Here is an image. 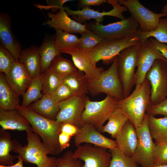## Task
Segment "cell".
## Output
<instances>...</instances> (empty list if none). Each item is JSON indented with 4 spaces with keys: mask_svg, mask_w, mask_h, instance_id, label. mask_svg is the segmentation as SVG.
I'll use <instances>...</instances> for the list:
<instances>
[{
    "mask_svg": "<svg viewBox=\"0 0 167 167\" xmlns=\"http://www.w3.org/2000/svg\"><path fill=\"white\" fill-rule=\"evenodd\" d=\"M11 53L0 45V71L4 74L7 73L13 63L16 61Z\"/></svg>",
    "mask_w": 167,
    "mask_h": 167,
    "instance_id": "ab89813d",
    "label": "cell"
},
{
    "mask_svg": "<svg viewBox=\"0 0 167 167\" xmlns=\"http://www.w3.org/2000/svg\"><path fill=\"white\" fill-rule=\"evenodd\" d=\"M146 79L151 85V105H156L167 96V62L157 59L147 72Z\"/></svg>",
    "mask_w": 167,
    "mask_h": 167,
    "instance_id": "8fae6325",
    "label": "cell"
},
{
    "mask_svg": "<svg viewBox=\"0 0 167 167\" xmlns=\"http://www.w3.org/2000/svg\"><path fill=\"white\" fill-rule=\"evenodd\" d=\"M117 56L108 69L104 70L95 79L88 81V88L91 96H96L103 93L118 100L124 98L123 86L118 69Z\"/></svg>",
    "mask_w": 167,
    "mask_h": 167,
    "instance_id": "277c9868",
    "label": "cell"
},
{
    "mask_svg": "<svg viewBox=\"0 0 167 167\" xmlns=\"http://www.w3.org/2000/svg\"><path fill=\"white\" fill-rule=\"evenodd\" d=\"M155 47L159 51L163 56L167 60V45L159 42L155 39L149 38Z\"/></svg>",
    "mask_w": 167,
    "mask_h": 167,
    "instance_id": "bcb514c9",
    "label": "cell"
},
{
    "mask_svg": "<svg viewBox=\"0 0 167 167\" xmlns=\"http://www.w3.org/2000/svg\"><path fill=\"white\" fill-rule=\"evenodd\" d=\"M107 2L113 7L111 10L107 12H99L89 7L75 11L71 9L68 6L64 7V9L68 15H71L75 21L82 24L92 19H94L96 22L101 23L105 16L115 17L121 20L125 18L123 13L128 10L126 7L119 4L118 0H107Z\"/></svg>",
    "mask_w": 167,
    "mask_h": 167,
    "instance_id": "9a60e30c",
    "label": "cell"
},
{
    "mask_svg": "<svg viewBox=\"0 0 167 167\" xmlns=\"http://www.w3.org/2000/svg\"><path fill=\"white\" fill-rule=\"evenodd\" d=\"M63 53L71 56L74 65L78 70L84 73L88 81L96 78L104 71L102 67H98L92 64L85 50L77 48Z\"/></svg>",
    "mask_w": 167,
    "mask_h": 167,
    "instance_id": "44dd1931",
    "label": "cell"
},
{
    "mask_svg": "<svg viewBox=\"0 0 167 167\" xmlns=\"http://www.w3.org/2000/svg\"><path fill=\"white\" fill-rule=\"evenodd\" d=\"M140 45V42L127 47L117 56L118 69L123 86L124 98L130 94L135 85V69Z\"/></svg>",
    "mask_w": 167,
    "mask_h": 167,
    "instance_id": "ba28073f",
    "label": "cell"
},
{
    "mask_svg": "<svg viewBox=\"0 0 167 167\" xmlns=\"http://www.w3.org/2000/svg\"><path fill=\"white\" fill-rule=\"evenodd\" d=\"M39 49L41 73L48 69L54 58L61 53L56 46L54 38L48 36L45 37Z\"/></svg>",
    "mask_w": 167,
    "mask_h": 167,
    "instance_id": "4316f807",
    "label": "cell"
},
{
    "mask_svg": "<svg viewBox=\"0 0 167 167\" xmlns=\"http://www.w3.org/2000/svg\"><path fill=\"white\" fill-rule=\"evenodd\" d=\"M5 75L9 84L19 96H23L32 79L25 67L19 61L13 63Z\"/></svg>",
    "mask_w": 167,
    "mask_h": 167,
    "instance_id": "d6986e66",
    "label": "cell"
},
{
    "mask_svg": "<svg viewBox=\"0 0 167 167\" xmlns=\"http://www.w3.org/2000/svg\"><path fill=\"white\" fill-rule=\"evenodd\" d=\"M0 125L4 130H16L33 132V128L27 119L16 109H0Z\"/></svg>",
    "mask_w": 167,
    "mask_h": 167,
    "instance_id": "7402d4cb",
    "label": "cell"
},
{
    "mask_svg": "<svg viewBox=\"0 0 167 167\" xmlns=\"http://www.w3.org/2000/svg\"><path fill=\"white\" fill-rule=\"evenodd\" d=\"M105 0H80L78 6L82 8L90 6H98L107 2Z\"/></svg>",
    "mask_w": 167,
    "mask_h": 167,
    "instance_id": "f6af8a7d",
    "label": "cell"
},
{
    "mask_svg": "<svg viewBox=\"0 0 167 167\" xmlns=\"http://www.w3.org/2000/svg\"><path fill=\"white\" fill-rule=\"evenodd\" d=\"M140 44L135 78V87L139 85L146 79L147 72L156 59H161L167 62V60L155 47L149 38Z\"/></svg>",
    "mask_w": 167,
    "mask_h": 167,
    "instance_id": "5bb4252c",
    "label": "cell"
},
{
    "mask_svg": "<svg viewBox=\"0 0 167 167\" xmlns=\"http://www.w3.org/2000/svg\"><path fill=\"white\" fill-rule=\"evenodd\" d=\"M136 35L140 43L152 37L159 42L167 45V18H161L157 28L154 30L147 32L139 30Z\"/></svg>",
    "mask_w": 167,
    "mask_h": 167,
    "instance_id": "1f68e13d",
    "label": "cell"
},
{
    "mask_svg": "<svg viewBox=\"0 0 167 167\" xmlns=\"http://www.w3.org/2000/svg\"><path fill=\"white\" fill-rule=\"evenodd\" d=\"M136 129L137 144L132 157L142 167H150L154 164L156 146L149 132L148 115L146 113L141 125Z\"/></svg>",
    "mask_w": 167,
    "mask_h": 167,
    "instance_id": "9c48e42d",
    "label": "cell"
},
{
    "mask_svg": "<svg viewBox=\"0 0 167 167\" xmlns=\"http://www.w3.org/2000/svg\"><path fill=\"white\" fill-rule=\"evenodd\" d=\"M118 100L107 95L99 101H92L88 97L81 120L83 124H90L102 132L105 122L118 108Z\"/></svg>",
    "mask_w": 167,
    "mask_h": 167,
    "instance_id": "8992f818",
    "label": "cell"
},
{
    "mask_svg": "<svg viewBox=\"0 0 167 167\" xmlns=\"http://www.w3.org/2000/svg\"><path fill=\"white\" fill-rule=\"evenodd\" d=\"M71 150L66 152L61 157L57 158V167H84L81 160L73 156Z\"/></svg>",
    "mask_w": 167,
    "mask_h": 167,
    "instance_id": "f35d334b",
    "label": "cell"
},
{
    "mask_svg": "<svg viewBox=\"0 0 167 167\" xmlns=\"http://www.w3.org/2000/svg\"><path fill=\"white\" fill-rule=\"evenodd\" d=\"M74 142L76 147L82 143H89L109 149L117 147L115 140L105 136L90 124H83L79 128L77 133L74 136Z\"/></svg>",
    "mask_w": 167,
    "mask_h": 167,
    "instance_id": "2e32d148",
    "label": "cell"
},
{
    "mask_svg": "<svg viewBox=\"0 0 167 167\" xmlns=\"http://www.w3.org/2000/svg\"><path fill=\"white\" fill-rule=\"evenodd\" d=\"M19 96L7 81L5 74L0 73V109H16L19 105Z\"/></svg>",
    "mask_w": 167,
    "mask_h": 167,
    "instance_id": "cb8c5ba5",
    "label": "cell"
},
{
    "mask_svg": "<svg viewBox=\"0 0 167 167\" xmlns=\"http://www.w3.org/2000/svg\"><path fill=\"white\" fill-rule=\"evenodd\" d=\"M88 97L86 95H74L59 103V111L55 120L60 123H68L80 127L83 125L82 116Z\"/></svg>",
    "mask_w": 167,
    "mask_h": 167,
    "instance_id": "7c38bea8",
    "label": "cell"
},
{
    "mask_svg": "<svg viewBox=\"0 0 167 167\" xmlns=\"http://www.w3.org/2000/svg\"><path fill=\"white\" fill-rule=\"evenodd\" d=\"M108 151L112 156L109 167H139L132 157L125 155L118 147Z\"/></svg>",
    "mask_w": 167,
    "mask_h": 167,
    "instance_id": "d590c367",
    "label": "cell"
},
{
    "mask_svg": "<svg viewBox=\"0 0 167 167\" xmlns=\"http://www.w3.org/2000/svg\"><path fill=\"white\" fill-rule=\"evenodd\" d=\"M0 42L16 60L18 61L22 47L12 31L11 19L6 13H0Z\"/></svg>",
    "mask_w": 167,
    "mask_h": 167,
    "instance_id": "ac0fdd59",
    "label": "cell"
},
{
    "mask_svg": "<svg viewBox=\"0 0 167 167\" xmlns=\"http://www.w3.org/2000/svg\"><path fill=\"white\" fill-rule=\"evenodd\" d=\"M78 129L76 126L68 123H60V132L65 133L71 137L76 134Z\"/></svg>",
    "mask_w": 167,
    "mask_h": 167,
    "instance_id": "ee69618b",
    "label": "cell"
},
{
    "mask_svg": "<svg viewBox=\"0 0 167 167\" xmlns=\"http://www.w3.org/2000/svg\"><path fill=\"white\" fill-rule=\"evenodd\" d=\"M119 4L126 7L132 17L139 24V30L149 32L156 29L160 19L167 16V4L164 11L156 13L145 7L138 0H118Z\"/></svg>",
    "mask_w": 167,
    "mask_h": 167,
    "instance_id": "30bf717a",
    "label": "cell"
},
{
    "mask_svg": "<svg viewBox=\"0 0 167 167\" xmlns=\"http://www.w3.org/2000/svg\"><path fill=\"white\" fill-rule=\"evenodd\" d=\"M88 81L84 73L78 70L63 79V83L71 89L75 95L77 96L89 93Z\"/></svg>",
    "mask_w": 167,
    "mask_h": 167,
    "instance_id": "83f0119b",
    "label": "cell"
},
{
    "mask_svg": "<svg viewBox=\"0 0 167 167\" xmlns=\"http://www.w3.org/2000/svg\"><path fill=\"white\" fill-rule=\"evenodd\" d=\"M48 19L43 23L44 25H48L56 29H59L70 33H79L80 34L88 29L85 24H82L72 19L64 9L62 8L56 14L52 12L48 13Z\"/></svg>",
    "mask_w": 167,
    "mask_h": 167,
    "instance_id": "e0dca14e",
    "label": "cell"
},
{
    "mask_svg": "<svg viewBox=\"0 0 167 167\" xmlns=\"http://www.w3.org/2000/svg\"><path fill=\"white\" fill-rule=\"evenodd\" d=\"M81 35L78 49L85 51L94 48L104 39L88 29Z\"/></svg>",
    "mask_w": 167,
    "mask_h": 167,
    "instance_id": "8d00e7d4",
    "label": "cell"
},
{
    "mask_svg": "<svg viewBox=\"0 0 167 167\" xmlns=\"http://www.w3.org/2000/svg\"><path fill=\"white\" fill-rule=\"evenodd\" d=\"M118 147L126 156L132 157L136 150L138 142L135 127L129 120L115 137Z\"/></svg>",
    "mask_w": 167,
    "mask_h": 167,
    "instance_id": "ffe728a7",
    "label": "cell"
},
{
    "mask_svg": "<svg viewBox=\"0 0 167 167\" xmlns=\"http://www.w3.org/2000/svg\"><path fill=\"white\" fill-rule=\"evenodd\" d=\"M48 69L58 74L63 78L77 70L71 61L63 58L61 54L54 58Z\"/></svg>",
    "mask_w": 167,
    "mask_h": 167,
    "instance_id": "e575fe53",
    "label": "cell"
},
{
    "mask_svg": "<svg viewBox=\"0 0 167 167\" xmlns=\"http://www.w3.org/2000/svg\"><path fill=\"white\" fill-rule=\"evenodd\" d=\"M151 90L150 83L146 79L135 87L129 96L118 101V108L127 117L136 129L141 125L147 109L151 105Z\"/></svg>",
    "mask_w": 167,
    "mask_h": 167,
    "instance_id": "7a4b0ae2",
    "label": "cell"
},
{
    "mask_svg": "<svg viewBox=\"0 0 167 167\" xmlns=\"http://www.w3.org/2000/svg\"><path fill=\"white\" fill-rule=\"evenodd\" d=\"M75 95L71 89L66 84L62 83L51 95L54 101L59 104L60 102L67 100Z\"/></svg>",
    "mask_w": 167,
    "mask_h": 167,
    "instance_id": "60d3db41",
    "label": "cell"
},
{
    "mask_svg": "<svg viewBox=\"0 0 167 167\" xmlns=\"http://www.w3.org/2000/svg\"><path fill=\"white\" fill-rule=\"evenodd\" d=\"M26 133L27 144L23 146L15 139L12 152L17 153L25 163L35 164L37 167H57V158L48 156L50 152L40 136L33 132Z\"/></svg>",
    "mask_w": 167,
    "mask_h": 167,
    "instance_id": "3957f363",
    "label": "cell"
},
{
    "mask_svg": "<svg viewBox=\"0 0 167 167\" xmlns=\"http://www.w3.org/2000/svg\"><path fill=\"white\" fill-rule=\"evenodd\" d=\"M155 156L153 165L167 164V139L155 141Z\"/></svg>",
    "mask_w": 167,
    "mask_h": 167,
    "instance_id": "74e56055",
    "label": "cell"
},
{
    "mask_svg": "<svg viewBox=\"0 0 167 167\" xmlns=\"http://www.w3.org/2000/svg\"><path fill=\"white\" fill-rule=\"evenodd\" d=\"M146 113L149 115L155 116L161 115L167 117V98L156 105H150Z\"/></svg>",
    "mask_w": 167,
    "mask_h": 167,
    "instance_id": "b9f144b4",
    "label": "cell"
},
{
    "mask_svg": "<svg viewBox=\"0 0 167 167\" xmlns=\"http://www.w3.org/2000/svg\"><path fill=\"white\" fill-rule=\"evenodd\" d=\"M139 43L136 34L123 39H104L94 48L86 51L92 64L96 66L97 63L101 60L104 64H109L113 62L123 49Z\"/></svg>",
    "mask_w": 167,
    "mask_h": 167,
    "instance_id": "5b68a950",
    "label": "cell"
},
{
    "mask_svg": "<svg viewBox=\"0 0 167 167\" xmlns=\"http://www.w3.org/2000/svg\"><path fill=\"white\" fill-rule=\"evenodd\" d=\"M16 110L28 120L33 132L41 137L50 154L57 155L62 151L58 141L60 123L46 118L29 107L20 105L17 107Z\"/></svg>",
    "mask_w": 167,
    "mask_h": 167,
    "instance_id": "6da1fadb",
    "label": "cell"
},
{
    "mask_svg": "<svg viewBox=\"0 0 167 167\" xmlns=\"http://www.w3.org/2000/svg\"><path fill=\"white\" fill-rule=\"evenodd\" d=\"M129 120L122 111L117 108L108 119V122L102 127V132H106L115 138L116 135Z\"/></svg>",
    "mask_w": 167,
    "mask_h": 167,
    "instance_id": "f546056e",
    "label": "cell"
},
{
    "mask_svg": "<svg viewBox=\"0 0 167 167\" xmlns=\"http://www.w3.org/2000/svg\"><path fill=\"white\" fill-rule=\"evenodd\" d=\"M87 28L104 39H121L135 35L139 25L131 16L104 25L95 22H86Z\"/></svg>",
    "mask_w": 167,
    "mask_h": 167,
    "instance_id": "52a82bcc",
    "label": "cell"
},
{
    "mask_svg": "<svg viewBox=\"0 0 167 167\" xmlns=\"http://www.w3.org/2000/svg\"><path fill=\"white\" fill-rule=\"evenodd\" d=\"M42 84V93L51 96L63 83V78L56 73L48 69L40 75Z\"/></svg>",
    "mask_w": 167,
    "mask_h": 167,
    "instance_id": "d6a6232c",
    "label": "cell"
},
{
    "mask_svg": "<svg viewBox=\"0 0 167 167\" xmlns=\"http://www.w3.org/2000/svg\"><path fill=\"white\" fill-rule=\"evenodd\" d=\"M18 61L24 66L32 79L40 75L39 47L33 45L22 50Z\"/></svg>",
    "mask_w": 167,
    "mask_h": 167,
    "instance_id": "603a6c76",
    "label": "cell"
},
{
    "mask_svg": "<svg viewBox=\"0 0 167 167\" xmlns=\"http://www.w3.org/2000/svg\"><path fill=\"white\" fill-rule=\"evenodd\" d=\"M76 147L73 156L84 161V167H109L112 156L108 149L86 143Z\"/></svg>",
    "mask_w": 167,
    "mask_h": 167,
    "instance_id": "4fadbf2b",
    "label": "cell"
},
{
    "mask_svg": "<svg viewBox=\"0 0 167 167\" xmlns=\"http://www.w3.org/2000/svg\"><path fill=\"white\" fill-rule=\"evenodd\" d=\"M150 167H167V164L161 165H153Z\"/></svg>",
    "mask_w": 167,
    "mask_h": 167,
    "instance_id": "681fc988",
    "label": "cell"
},
{
    "mask_svg": "<svg viewBox=\"0 0 167 167\" xmlns=\"http://www.w3.org/2000/svg\"><path fill=\"white\" fill-rule=\"evenodd\" d=\"M59 104L51 96L43 94L41 98L28 107L35 112L49 119L55 120L59 111Z\"/></svg>",
    "mask_w": 167,
    "mask_h": 167,
    "instance_id": "d4e9b609",
    "label": "cell"
},
{
    "mask_svg": "<svg viewBox=\"0 0 167 167\" xmlns=\"http://www.w3.org/2000/svg\"><path fill=\"white\" fill-rule=\"evenodd\" d=\"M17 156L18 160L14 165L10 166L0 165V167H24L23 165V160L18 155H17Z\"/></svg>",
    "mask_w": 167,
    "mask_h": 167,
    "instance_id": "c3c4849f",
    "label": "cell"
},
{
    "mask_svg": "<svg viewBox=\"0 0 167 167\" xmlns=\"http://www.w3.org/2000/svg\"><path fill=\"white\" fill-rule=\"evenodd\" d=\"M15 139L11 140V136L6 130L0 129V165L11 166L17 156H13L10 152L14 150Z\"/></svg>",
    "mask_w": 167,
    "mask_h": 167,
    "instance_id": "484cf974",
    "label": "cell"
},
{
    "mask_svg": "<svg viewBox=\"0 0 167 167\" xmlns=\"http://www.w3.org/2000/svg\"><path fill=\"white\" fill-rule=\"evenodd\" d=\"M42 84L40 75L32 79L28 88L22 96L21 105L28 107L32 103L41 98Z\"/></svg>",
    "mask_w": 167,
    "mask_h": 167,
    "instance_id": "836d02e7",
    "label": "cell"
},
{
    "mask_svg": "<svg viewBox=\"0 0 167 167\" xmlns=\"http://www.w3.org/2000/svg\"><path fill=\"white\" fill-rule=\"evenodd\" d=\"M148 115L149 129L152 139L155 141L167 139V117L157 118Z\"/></svg>",
    "mask_w": 167,
    "mask_h": 167,
    "instance_id": "4dcf8cb0",
    "label": "cell"
},
{
    "mask_svg": "<svg viewBox=\"0 0 167 167\" xmlns=\"http://www.w3.org/2000/svg\"><path fill=\"white\" fill-rule=\"evenodd\" d=\"M71 137L62 132H60L58 135V141L62 151L70 145V141Z\"/></svg>",
    "mask_w": 167,
    "mask_h": 167,
    "instance_id": "7dc6e473",
    "label": "cell"
},
{
    "mask_svg": "<svg viewBox=\"0 0 167 167\" xmlns=\"http://www.w3.org/2000/svg\"><path fill=\"white\" fill-rule=\"evenodd\" d=\"M71 0H47V5H42L38 4L34 5L41 10H48L50 9L54 12H58L64 7L63 4L66 2L71 1Z\"/></svg>",
    "mask_w": 167,
    "mask_h": 167,
    "instance_id": "7bdbcfd3",
    "label": "cell"
},
{
    "mask_svg": "<svg viewBox=\"0 0 167 167\" xmlns=\"http://www.w3.org/2000/svg\"><path fill=\"white\" fill-rule=\"evenodd\" d=\"M54 38L56 46L61 53L79 48V38L73 34L56 29Z\"/></svg>",
    "mask_w": 167,
    "mask_h": 167,
    "instance_id": "f1b7e54d",
    "label": "cell"
}]
</instances>
